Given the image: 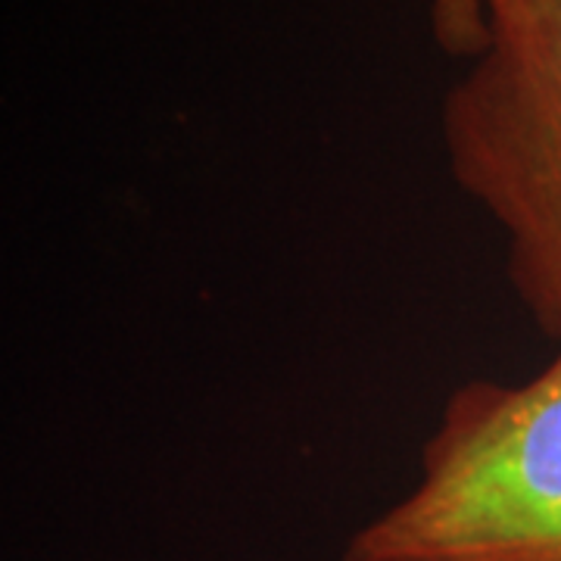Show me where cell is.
Returning a JSON list of instances; mask_svg holds the SVG:
<instances>
[{"instance_id": "1", "label": "cell", "mask_w": 561, "mask_h": 561, "mask_svg": "<svg viewBox=\"0 0 561 561\" xmlns=\"http://www.w3.org/2000/svg\"><path fill=\"white\" fill-rule=\"evenodd\" d=\"M341 561H561V341L527 381L456 387L415 486Z\"/></svg>"}, {"instance_id": "2", "label": "cell", "mask_w": 561, "mask_h": 561, "mask_svg": "<svg viewBox=\"0 0 561 561\" xmlns=\"http://www.w3.org/2000/svg\"><path fill=\"white\" fill-rule=\"evenodd\" d=\"M440 135L524 312L561 341V0L486 3V44L446 91Z\"/></svg>"}, {"instance_id": "3", "label": "cell", "mask_w": 561, "mask_h": 561, "mask_svg": "<svg viewBox=\"0 0 561 561\" xmlns=\"http://www.w3.org/2000/svg\"><path fill=\"white\" fill-rule=\"evenodd\" d=\"M486 3L490 0H427L431 35L446 57L474 60L486 44Z\"/></svg>"}]
</instances>
